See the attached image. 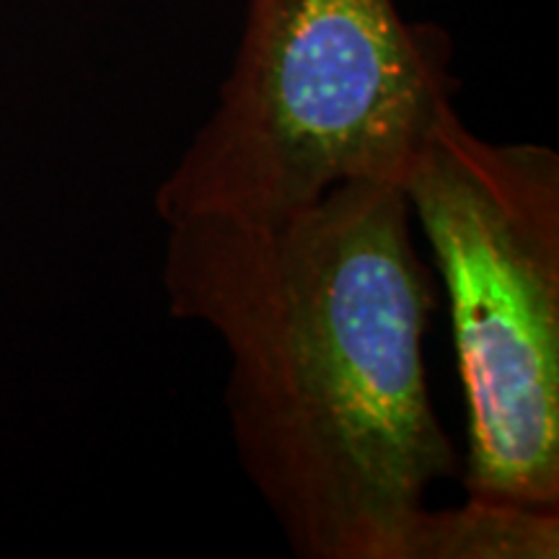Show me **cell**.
Listing matches in <instances>:
<instances>
[{
  "label": "cell",
  "instance_id": "obj_1",
  "mask_svg": "<svg viewBox=\"0 0 559 559\" xmlns=\"http://www.w3.org/2000/svg\"><path fill=\"white\" fill-rule=\"evenodd\" d=\"M171 317L228 349L241 466L304 559H415L459 469L425 366L436 288L402 187L358 179L275 218L169 223Z\"/></svg>",
  "mask_w": 559,
  "mask_h": 559
},
{
  "label": "cell",
  "instance_id": "obj_2",
  "mask_svg": "<svg viewBox=\"0 0 559 559\" xmlns=\"http://www.w3.org/2000/svg\"><path fill=\"white\" fill-rule=\"evenodd\" d=\"M453 94L449 34L394 0H249L218 107L158 185V218H275L347 181L402 187Z\"/></svg>",
  "mask_w": 559,
  "mask_h": 559
},
{
  "label": "cell",
  "instance_id": "obj_3",
  "mask_svg": "<svg viewBox=\"0 0 559 559\" xmlns=\"http://www.w3.org/2000/svg\"><path fill=\"white\" fill-rule=\"evenodd\" d=\"M449 293L469 409L466 495L559 508V156L451 111L402 185Z\"/></svg>",
  "mask_w": 559,
  "mask_h": 559
},
{
  "label": "cell",
  "instance_id": "obj_4",
  "mask_svg": "<svg viewBox=\"0 0 559 559\" xmlns=\"http://www.w3.org/2000/svg\"><path fill=\"white\" fill-rule=\"evenodd\" d=\"M557 555V510L472 498L461 508H428L415 549V559H555Z\"/></svg>",
  "mask_w": 559,
  "mask_h": 559
}]
</instances>
